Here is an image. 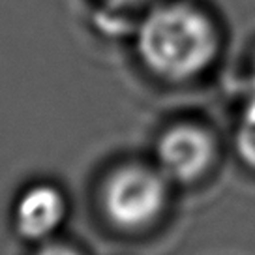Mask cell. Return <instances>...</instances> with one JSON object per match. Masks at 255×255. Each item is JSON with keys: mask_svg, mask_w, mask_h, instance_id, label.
Masks as SVG:
<instances>
[{"mask_svg": "<svg viewBox=\"0 0 255 255\" xmlns=\"http://www.w3.org/2000/svg\"><path fill=\"white\" fill-rule=\"evenodd\" d=\"M131 55L152 79L191 85L222 62L227 32L205 0H156L126 26Z\"/></svg>", "mask_w": 255, "mask_h": 255, "instance_id": "1", "label": "cell"}, {"mask_svg": "<svg viewBox=\"0 0 255 255\" xmlns=\"http://www.w3.org/2000/svg\"><path fill=\"white\" fill-rule=\"evenodd\" d=\"M98 9L107 17L117 19L119 24L126 30L128 23L133 19V17L144 9L146 6H150L152 2L156 0H92Z\"/></svg>", "mask_w": 255, "mask_h": 255, "instance_id": "6", "label": "cell"}, {"mask_svg": "<svg viewBox=\"0 0 255 255\" xmlns=\"http://www.w3.org/2000/svg\"><path fill=\"white\" fill-rule=\"evenodd\" d=\"M68 214L64 193L53 184H34L19 195L13 210L17 233L32 242H47Z\"/></svg>", "mask_w": 255, "mask_h": 255, "instance_id": "4", "label": "cell"}, {"mask_svg": "<svg viewBox=\"0 0 255 255\" xmlns=\"http://www.w3.org/2000/svg\"><path fill=\"white\" fill-rule=\"evenodd\" d=\"M169 178L159 169L128 163L107 176L102 208L109 222L124 231H139L158 220L167 207Z\"/></svg>", "mask_w": 255, "mask_h": 255, "instance_id": "2", "label": "cell"}, {"mask_svg": "<svg viewBox=\"0 0 255 255\" xmlns=\"http://www.w3.org/2000/svg\"><path fill=\"white\" fill-rule=\"evenodd\" d=\"M34 255H83L75 248L62 244V242H43Z\"/></svg>", "mask_w": 255, "mask_h": 255, "instance_id": "7", "label": "cell"}, {"mask_svg": "<svg viewBox=\"0 0 255 255\" xmlns=\"http://www.w3.org/2000/svg\"><path fill=\"white\" fill-rule=\"evenodd\" d=\"M235 146L240 159L248 167L255 169V94H250L248 104L240 113L235 131Z\"/></svg>", "mask_w": 255, "mask_h": 255, "instance_id": "5", "label": "cell"}, {"mask_svg": "<svg viewBox=\"0 0 255 255\" xmlns=\"http://www.w3.org/2000/svg\"><path fill=\"white\" fill-rule=\"evenodd\" d=\"M246 75L248 83H250V94H255V43L252 45V51H250V56H248Z\"/></svg>", "mask_w": 255, "mask_h": 255, "instance_id": "8", "label": "cell"}, {"mask_svg": "<svg viewBox=\"0 0 255 255\" xmlns=\"http://www.w3.org/2000/svg\"><path fill=\"white\" fill-rule=\"evenodd\" d=\"M158 169L169 180L190 184L208 173L216 159V141L205 126L178 122L169 126L156 143Z\"/></svg>", "mask_w": 255, "mask_h": 255, "instance_id": "3", "label": "cell"}]
</instances>
